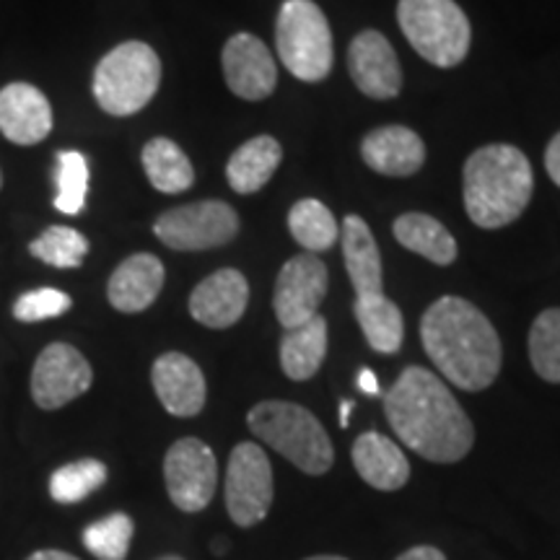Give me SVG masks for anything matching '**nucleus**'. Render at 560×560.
Segmentation results:
<instances>
[{
    "label": "nucleus",
    "mask_w": 560,
    "mask_h": 560,
    "mask_svg": "<svg viewBox=\"0 0 560 560\" xmlns=\"http://www.w3.org/2000/svg\"><path fill=\"white\" fill-rule=\"evenodd\" d=\"M392 431L423 459L452 465L465 459L475 444L472 420L436 374L408 366L384 395Z\"/></svg>",
    "instance_id": "obj_1"
},
{
    "label": "nucleus",
    "mask_w": 560,
    "mask_h": 560,
    "mask_svg": "<svg viewBox=\"0 0 560 560\" xmlns=\"http://www.w3.org/2000/svg\"><path fill=\"white\" fill-rule=\"evenodd\" d=\"M425 353L454 387L480 392L501 371V338L478 306L459 296H441L420 319Z\"/></svg>",
    "instance_id": "obj_2"
},
{
    "label": "nucleus",
    "mask_w": 560,
    "mask_h": 560,
    "mask_svg": "<svg viewBox=\"0 0 560 560\" xmlns=\"http://www.w3.org/2000/svg\"><path fill=\"white\" fill-rule=\"evenodd\" d=\"M465 208L475 226L503 229L527 210L535 190L532 164L516 145H482L465 164Z\"/></svg>",
    "instance_id": "obj_3"
},
{
    "label": "nucleus",
    "mask_w": 560,
    "mask_h": 560,
    "mask_svg": "<svg viewBox=\"0 0 560 560\" xmlns=\"http://www.w3.org/2000/svg\"><path fill=\"white\" fill-rule=\"evenodd\" d=\"M247 425L270 450L283 454L301 472L325 475L332 467L335 452L325 425L296 402L268 400L247 412Z\"/></svg>",
    "instance_id": "obj_4"
},
{
    "label": "nucleus",
    "mask_w": 560,
    "mask_h": 560,
    "mask_svg": "<svg viewBox=\"0 0 560 560\" xmlns=\"http://www.w3.org/2000/svg\"><path fill=\"white\" fill-rule=\"evenodd\" d=\"M161 83V60L145 42L117 45L94 70V100L112 117H130L145 109Z\"/></svg>",
    "instance_id": "obj_5"
},
{
    "label": "nucleus",
    "mask_w": 560,
    "mask_h": 560,
    "mask_svg": "<svg viewBox=\"0 0 560 560\" xmlns=\"http://www.w3.org/2000/svg\"><path fill=\"white\" fill-rule=\"evenodd\" d=\"M397 21L412 50L431 66L454 68L470 52V21L454 0H400Z\"/></svg>",
    "instance_id": "obj_6"
},
{
    "label": "nucleus",
    "mask_w": 560,
    "mask_h": 560,
    "mask_svg": "<svg viewBox=\"0 0 560 560\" xmlns=\"http://www.w3.org/2000/svg\"><path fill=\"white\" fill-rule=\"evenodd\" d=\"M276 47L299 81H325L332 70V32L314 0H285L276 21Z\"/></svg>",
    "instance_id": "obj_7"
},
{
    "label": "nucleus",
    "mask_w": 560,
    "mask_h": 560,
    "mask_svg": "<svg viewBox=\"0 0 560 560\" xmlns=\"http://www.w3.org/2000/svg\"><path fill=\"white\" fill-rule=\"evenodd\" d=\"M153 234L170 249L202 252L223 247L240 234V215L223 200H202L161 213Z\"/></svg>",
    "instance_id": "obj_8"
},
{
    "label": "nucleus",
    "mask_w": 560,
    "mask_h": 560,
    "mask_svg": "<svg viewBox=\"0 0 560 560\" xmlns=\"http://www.w3.org/2000/svg\"><path fill=\"white\" fill-rule=\"evenodd\" d=\"M272 503V467L260 446L244 441L234 446L226 467V509L240 527H255Z\"/></svg>",
    "instance_id": "obj_9"
},
{
    "label": "nucleus",
    "mask_w": 560,
    "mask_h": 560,
    "mask_svg": "<svg viewBox=\"0 0 560 560\" xmlns=\"http://www.w3.org/2000/svg\"><path fill=\"white\" fill-rule=\"evenodd\" d=\"M164 482L170 499L179 511L195 514L213 501L219 486L215 454L200 439H179L164 457Z\"/></svg>",
    "instance_id": "obj_10"
},
{
    "label": "nucleus",
    "mask_w": 560,
    "mask_h": 560,
    "mask_svg": "<svg viewBox=\"0 0 560 560\" xmlns=\"http://www.w3.org/2000/svg\"><path fill=\"white\" fill-rule=\"evenodd\" d=\"M94 382L91 363L68 342H52L34 361L32 397L42 410H60L86 395Z\"/></svg>",
    "instance_id": "obj_11"
},
{
    "label": "nucleus",
    "mask_w": 560,
    "mask_h": 560,
    "mask_svg": "<svg viewBox=\"0 0 560 560\" xmlns=\"http://www.w3.org/2000/svg\"><path fill=\"white\" fill-rule=\"evenodd\" d=\"M327 265L312 252L291 257L278 272L272 310L285 330L304 325L319 314V304L327 296Z\"/></svg>",
    "instance_id": "obj_12"
},
{
    "label": "nucleus",
    "mask_w": 560,
    "mask_h": 560,
    "mask_svg": "<svg viewBox=\"0 0 560 560\" xmlns=\"http://www.w3.org/2000/svg\"><path fill=\"white\" fill-rule=\"evenodd\" d=\"M223 79L240 100L262 102L278 86V68L268 45L255 34H234L221 52Z\"/></svg>",
    "instance_id": "obj_13"
},
{
    "label": "nucleus",
    "mask_w": 560,
    "mask_h": 560,
    "mask_svg": "<svg viewBox=\"0 0 560 560\" xmlns=\"http://www.w3.org/2000/svg\"><path fill=\"white\" fill-rule=\"evenodd\" d=\"M350 79L371 100H392L402 89V70L395 47L382 32L363 30L348 47Z\"/></svg>",
    "instance_id": "obj_14"
},
{
    "label": "nucleus",
    "mask_w": 560,
    "mask_h": 560,
    "mask_svg": "<svg viewBox=\"0 0 560 560\" xmlns=\"http://www.w3.org/2000/svg\"><path fill=\"white\" fill-rule=\"evenodd\" d=\"M151 382L159 402L172 416L192 418L206 405V376H202L198 363L187 359L185 353H177V350L159 355L151 369Z\"/></svg>",
    "instance_id": "obj_15"
},
{
    "label": "nucleus",
    "mask_w": 560,
    "mask_h": 560,
    "mask_svg": "<svg viewBox=\"0 0 560 560\" xmlns=\"http://www.w3.org/2000/svg\"><path fill=\"white\" fill-rule=\"evenodd\" d=\"M249 304V283L240 270L221 268L208 276L190 296V314L195 322L210 330H226L244 317Z\"/></svg>",
    "instance_id": "obj_16"
},
{
    "label": "nucleus",
    "mask_w": 560,
    "mask_h": 560,
    "mask_svg": "<svg viewBox=\"0 0 560 560\" xmlns=\"http://www.w3.org/2000/svg\"><path fill=\"white\" fill-rule=\"evenodd\" d=\"M52 107L32 83L16 81L0 89V132L16 145H37L50 136Z\"/></svg>",
    "instance_id": "obj_17"
},
{
    "label": "nucleus",
    "mask_w": 560,
    "mask_h": 560,
    "mask_svg": "<svg viewBox=\"0 0 560 560\" xmlns=\"http://www.w3.org/2000/svg\"><path fill=\"white\" fill-rule=\"evenodd\" d=\"M361 156L384 177H412L425 164V145L416 130L405 125H384L363 138Z\"/></svg>",
    "instance_id": "obj_18"
},
{
    "label": "nucleus",
    "mask_w": 560,
    "mask_h": 560,
    "mask_svg": "<svg viewBox=\"0 0 560 560\" xmlns=\"http://www.w3.org/2000/svg\"><path fill=\"white\" fill-rule=\"evenodd\" d=\"M164 278L166 272L159 257L145 255V252L132 255L112 272L107 283L109 304L125 314L145 312L164 289Z\"/></svg>",
    "instance_id": "obj_19"
},
{
    "label": "nucleus",
    "mask_w": 560,
    "mask_h": 560,
    "mask_svg": "<svg viewBox=\"0 0 560 560\" xmlns=\"http://www.w3.org/2000/svg\"><path fill=\"white\" fill-rule=\"evenodd\" d=\"M350 457H353V467L361 478L376 490H400L410 478L408 457L384 433H361Z\"/></svg>",
    "instance_id": "obj_20"
},
{
    "label": "nucleus",
    "mask_w": 560,
    "mask_h": 560,
    "mask_svg": "<svg viewBox=\"0 0 560 560\" xmlns=\"http://www.w3.org/2000/svg\"><path fill=\"white\" fill-rule=\"evenodd\" d=\"M342 257H346L348 278L355 296L382 293V255L374 234L361 215H346L342 221Z\"/></svg>",
    "instance_id": "obj_21"
},
{
    "label": "nucleus",
    "mask_w": 560,
    "mask_h": 560,
    "mask_svg": "<svg viewBox=\"0 0 560 560\" xmlns=\"http://www.w3.org/2000/svg\"><path fill=\"white\" fill-rule=\"evenodd\" d=\"M280 159H283V149H280L276 138L257 136L242 143L240 149L231 153L226 164L231 190L240 195H255L257 190H262L280 166Z\"/></svg>",
    "instance_id": "obj_22"
},
{
    "label": "nucleus",
    "mask_w": 560,
    "mask_h": 560,
    "mask_svg": "<svg viewBox=\"0 0 560 560\" xmlns=\"http://www.w3.org/2000/svg\"><path fill=\"white\" fill-rule=\"evenodd\" d=\"M327 355V319L317 317L285 330L280 340V366L293 382H306L317 374Z\"/></svg>",
    "instance_id": "obj_23"
},
{
    "label": "nucleus",
    "mask_w": 560,
    "mask_h": 560,
    "mask_svg": "<svg viewBox=\"0 0 560 560\" xmlns=\"http://www.w3.org/2000/svg\"><path fill=\"white\" fill-rule=\"evenodd\" d=\"M392 234L405 249L416 252L433 265H452L457 260V242L444 223L425 213H405L392 223Z\"/></svg>",
    "instance_id": "obj_24"
},
{
    "label": "nucleus",
    "mask_w": 560,
    "mask_h": 560,
    "mask_svg": "<svg viewBox=\"0 0 560 560\" xmlns=\"http://www.w3.org/2000/svg\"><path fill=\"white\" fill-rule=\"evenodd\" d=\"M353 314L359 319L363 335H366L369 346L376 353H397L405 338V319L400 306L389 301L382 293H366V296H355Z\"/></svg>",
    "instance_id": "obj_25"
},
{
    "label": "nucleus",
    "mask_w": 560,
    "mask_h": 560,
    "mask_svg": "<svg viewBox=\"0 0 560 560\" xmlns=\"http://www.w3.org/2000/svg\"><path fill=\"white\" fill-rule=\"evenodd\" d=\"M143 170L151 185L164 195H179L195 185L190 159L170 138H153L145 143Z\"/></svg>",
    "instance_id": "obj_26"
},
{
    "label": "nucleus",
    "mask_w": 560,
    "mask_h": 560,
    "mask_svg": "<svg viewBox=\"0 0 560 560\" xmlns=\"http://www.w3.org/2000/svg\"><path fill=\"white\" fill-rule=\"evenodd\" d=\"M289 231L301 247L312 255L330 249L338 242V221L325 202L306 198L299 200L289 213Z\"/></svg>",
    "instance_id": "obj_27"
},
{
    "label": "nucleus",
    "mask_w": 560,
    "mask_h": 560,
    "mask_svg": "<svg viewBox=\"0 0 560 560\" xmlns=\"http://www.w3.org/2000/svg\"><path fill=\"white\" fill-rule=\"evenodd\" d=\"M107 482V465L100 459H79L62 465L50 478V495L58 503H81Z\"/></svg>",
    "instance_id": "obj_28"
},
{
    "label": "nucleus",
    "mask_w": 560,
    "mask_h": 560,
    "mask_svg": "<svg viewBox=\"0 0 560 560\" xmlns=\"http://www.w3.org/2000/svg\"><path fill=\"white\" fill-rule=\"evenodd\" d=\"M529 361L540 380L560 384V310H545L532 325Z\"/></svg>",
    "instance_id": "obj_29"
},
{
    "label": "nucleus",
    "mask_w": 560,
    "mask_h": 560,
    "mask_svg": "<svg viewBox=\"0 0 560 560\" xmlns=\"http://www.w3.org/2000/svg\"><path fill=\"white\" fill-rule=\"evenodd\" d=\"M132 532H136V524H132L130 516L117 511V514L89 524L83 529V545H86L91 556L100 560H125L132 542Z\"/></svg>",
    "instance_id": "obj_30"
},
{
    "label": "nucleus",
    "mask_w": 560,
    "mask_h": 560,
    "mask_svg": "<svg viewBox=\"0 0 560 560\" xmlns=\"http://www.w3.org/2000/svg\"><path fill=\"white\" fill-rule=\"evenodd\" d=\"M55 208L66 215H79L86 206L89 192V161L79 151L58 153V170H55Z\"/></svg>",
    "instance_id": "obj_31"
},
{
    "label": "nucleus",
    "mask_w": 560,
    "mask_h": 560,
    "mask_svg": "<svg viewBox=\"0 0 560 560\" xmlns=\"http://www.w3.org/2000/svg\"><path fill=\"white\" fill-rule=\"evenodd\" d=\"M30 252L52 268H79L89 255V240L70 226H50L30 244Z\"/></svg>",
    "instance_id": "obj_32"
},
{
    "label": "nucleus",
    "mask_w": 560,
    "mask_h": 560,
    "mask_svg": "<svg viewBox=\"0 0 560 560\" xmlns=\"http://www.w3.org/2000/svg\"><path fill=\"white\" fill-rule=\"evenodd\" d=\"M70 306H73V301H70L66 291L37 289V291L24 293V296L13 304V317L19 322H26V325H32V322L62 317Z\"/></svg>",
    "instance_id": "obj_33"
},
{
    "label": "nucleus",
    "mask_w": 560,
    "mask_h": 560,
    "mask_svg": "<svg viewBox=\"0 0 560 560\" xmlns=\"http://www.w3.org/2000/svg\"><path fill=\"white\" fill-rule=\"evenodd\" d=\"M545 170H548L550 179L560 187V132L550 140L548 149H545Z\"/></svg>",
    "instance_id": "obj_34"
},
{
    "label": "nucleus",
    "mask_w": 560,
    "mask_h": 560,
    "mask_svg": "<svg viewBox=\"0 0 560 560\" xmlns=\"http://www.w3.org/2000/svg\"><path fill=\"white\" fill-rule=\"evenodd\" d=\"M397 560H446V556L436 548H429V545H420V548H412L408 552H402Z\"/></svg>",
    "instance_id": "obj_35"
},
{
    "label": "nucleus",
    "mask_w": 560,
    "mask_h": 560,
    "mask_svg": "<svg viewBox=\"0 0 560 560\" xmlns=\"http://www.w3.org/2000/svg\"><path fill=\"white\" fill-rule=\"evenodd\" d=\"M359 387L366 392V395H371V397H376V395H382V387H380V380H376V374L371 369H361V374H359Z\"/></svg>",
    "instance_id": "obj_36"
},
{
    "label": "nucleus",
    "mask_w": 560,
    "mask_h": 560,
    "mask_svg": "<svg viewBox=\"0 0 560 560\" xmlns=\"http://www.w3.org/2000/svg\"><path fill=\"white\" fill-rule=\"evenodd\" d=\"M26 560H81V558L70 556V552H62V550H37Z\"/></svg>",
    "instance_id": "obj_37"
},
{
    "label": "nucleus",
    "mask_w": 560,
    "mask_h": 560,
    "mask_svg": "<svg viewBox=\"0 0 560 560\" xmlns=\"http://www.w3.org/2000/svg\"><path fill=\"white\" fill-rule=\"evenodd\" d=\"M350 410H353V402L346 400L340 405V425L342 429H348V418H350Z\"/></svg>",
    "instance_id": "obj_38"
},
{
    "label": "nucleus",
    "mask_w": 560,
    "mask_h": 560,
    "mask_svg": "<svg viewBox=\"0 0 560 560\" xmlns=\"http://www.w3.org/2000/svg\"><path fill=\"white\" fill-rule=\"evenodd\" d=\"M306 560H348V558H340V556H312Z\"/></svg>",
    "instance_id": "obj_39"
},
{
    "label": "nucleus",
    "mask_w": 560,
    "mask_h": 560,
    "mask_svg": "<svg viewBox=\"0 0 560 560\" xmlns=\"http://www.w3.org/2000/svg\"><path fill=\"white\" fill-rule=\"evenodd\" d=\"M213 550H215V552H219V556H221V552H223V550H226V542H223V540H219V542H215V545H213Z\"/></svg>",
    "instance_id": "obj_40"
},
{
    "label": "nucleus",
    "mask_w": 560,
    "mask_h": 560,
    "mask_svg": "<svg viewBox=\"0 0 560 560\" xmlns=\"http://www.w3.org/2000/svg\"><path fill=\"white\" fill-rule=\"evenodd\" d=\"M159 560H185V558H179V556H164V558H159Z\"/></svg>",
    "instance_id": "obj_41"
},
{
    "label": "nucleus",
    "mask_w": 560,
    "mask_h": 560,
    "mask_svg": "<svg viewBox=\"0 0 560 560\" xmlns=\"http://www.w3.org/2000/svg\"><path fill=\"white\" fill-rule=\"evenodd\" d=\"M0 187H3V174H0Z\"/></svg>",
    "instance_id": "obj_42"
}]
</instances>
